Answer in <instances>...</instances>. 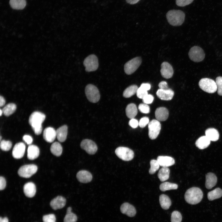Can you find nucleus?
Returning a JSON list of instances; mask_svg holds the SVG:
<instances>
[{"label": "nucleus", "mask_w": 222, "mask_h": 222, "mask_svg": "<svg viewBox=\"0 0 222 222\" xmlns=\"http://www.w3.org/2000/svg\"><path fill=\"white\" fill-rule=\"evenodd\" d=\"M45 117L44 114L38 111L34 112L30 115L29 124L36 134L38 135L41 134L42 130V124Z\"/></svg>", "instance_id": "nucleus-1"}, {"label": "nucleus", "mask_w": 222, "mask_h": 222, "mask_svg": "<svg viewBox=\"0 0 222 222\" xmlns=\"http://www.w3.org/2000/svg\"><path fill=\"white\" fill-rule=\"evenodd\" d=\"M202 190L197 187H192L188 189L184 195V198L189 204L194 205L199 203L203 197Z\"/></svg>", "instance_id": "nucleus-2"}, {"label": "nucleus", "mask_w": 222, "mask_h": 222, "mask_svg": "<svg viewBox=\"0 0 222 222\" xmlns=\"http://www.w3.org/2000/svg\"><path fill=\"white\" fill-rule=\"evenodd\" d=\"M167 21L171 25L174 26L181 25L184 22L185 14L179 10H169L166 15Z\"/></svg>", "instance_id": "nucleus-3"}, {"label": "nucleus", "mask_w": 222, "mask_h": 222, "mask_svg": "<svg viewBox=\"0 0 222 222\" xmlns=\"http://www.w3.org/2000/svg\"><path fill=\"white\" fill-rule=\"evenodd\" d=\"M199 85L201 89L208 93H214L217 90L216 81L210 78H205L201 79L199 82Z\"/></svg>", "instance_id": "nucleus-4"}, {"label": "nucleus", "mask_w": 222, "mask_h": 222, "mask_svg": "<svg viewBox=\"0 0 222 222\" xmlns=\"http://www.w3.org/2000/svg\"><path fill=\"white\" fill-rule=\"evenodd\" d=\"M85 92L88 100L93 103L97 102L100 100V95L98 88L92 84L87 85L85 88Z\"/></svg>", "instance_id": "nucleus-5"}, {"label": "nucleus", "mask_w": 222, "mask_h": 222, "mask_svg": "<svg viewBox=\"0 0 222 222\" xmlns=\"http://www.w3.org/2000/svg\"><path fill=\"white\" fill-rule=\"evenodd\" d=\"M188 56L191 60L195 62H199L203 60L205 56V53L203 50L198 46H194L190 49Z\"/></svg>", "instance_id": "nucleus-6"}, {"label": "nucleus", "mask_w": 222, "mask_h": 222, "mask_svg": "<svg viewBox=\"0 0 222 222\" xmlns=\"http://www.w3.org/2000/svg\"><path fill=\"white\" fill-rule=\"evenodd\" d=\"M142 62L141 57H137L127 62L124 66L125 72L130 75L134 72L141 65Z\"/></svg>", "instance_id": "nucleus-7"}, {"label": "nucleus", "mask_w": 222, "mask_h": 222, "mask_svg": "<svg viewBox=\"0 0 222 222\" xmlns=\"http://www.w3.org/2000/svg\"><path fill=\"white\" fill-rule=\"evenodd\" d=\"M115 153L120 158L125 161H129L132 160L134 157L133 151L130 148L120 146L117 148Z\"/></svg>", "instance_id": "nucleus-8"}, {"label": "nucleus", "mask_w": 222, "mask_h": 222, "mask_svg": "<svg viewBox=\"0 0 222 222\" xmlns=\"http://www.w3.org/2000/svg\"><path fill=\"white\" fill-rule=\"evenodd\" d=\"M83 64L86 71L90 72L96 71L98 67V58L94 55H90L84 59Z\"/></svg>", "instance_id": "nucleus-9"}, {"label": "nucleus", "mask_w": 222, "mask_h": 222, "mask_svg": "<svg viewBox=\"0 0 222 222\" xmlns=\"http://www.w3.org/2000/svg\"><path fill=\"white\" fill-rule=\"evenodd\" d=\"M148 135L152 140L156 139L158 136L161 129V125L159 121L153 119L148 124Z\"/></svg>", "instance_id": "nucleus-10"}, {"label": "nucleus", "mask_w": 222, "mask_h": 222, "mask_svg": "<svg viewBox=\"0 0 222 222\" xmlns=\"http://www.w3.org/2000/svg\"><path fill=\"white\" fill-rule=\"evenodd\" d=\"M37 169V166L35 164L26 165L21 167L18 169V173L21 177L29 178L35 173Z\"/></svg>", "instance_id": "nucleus-11"}, {"label": "nucleus", "mask_w": 222, "mask_h": 222, "mask_svg": "<svg viewBox=\"0 0 222 222\" xmlns=\"http://www.w3.org/2000/svg\"><path fill=\"white\" fill-rule=\"evenodd\" d=\"M81 148L89 154H94L97 151V146L95 143L92 140L85 139L83 140L80 145Z\"/></svg>", "instance_id": "nucleus-12"}, {"label": "nucleus", "mask_w": 222, "mask_h": 222, "mask_svg": "<svg viewBox=\"0 0 222 222\" xmlns=\"http://www.w3.org/2000/svg\"><path fill=\"white\" fill-rule=\"evenodd\" d=\"M25 149L26 146L23 143L20 142L16 143L12 150V156L16 159L22 158L24 154Z\"/></svg>", "instance_id": "nucleus-13"}, {"label": "nucleus", "mask_w": 222, "mask_h": 222, "mask_svg": "<svg viewBox=\"0 0 222 222\" xmlns=\"http://www.w3.org/2000/svg\"><path fill=\"white\" fill-rule=\"evenodd\" d=\"M160 72L163 77L169 79L172 76L174 71L172 66L169 63L164 62L161 65Z\"/></svg>", "instance_id": "nucleus-14"}, {"label": "nucleus", "mask_w": 222, "mask_h": 222, "mask_svg": "<svg viewBox=\"0 0 222 222\" xmlns=\"http://www.w3.org/2000/svg\"><path fill=\"white\" fill-rule=\"evenodd\" d=\"M120 211L122 213L126 214L130 217L135 216L136 213L135 207L127 202L123 203L121 206Z\"/></svg>", "instance_id": "nucleus-15"}, {"label": "nucleus", "mask_w": 222, "mask_h": 222, "mask_svg": "<svg viewBox=\"0 0 222 222\" xmlns=\"http://www.w3.org/2000/svg\"><path fill=\"white\" fill-rule=\"evenodd\" d=\"M66 203V199L64 197L58 196L51 200L50 205L53 209L56 210L63 208Z\"/></svg>", "instance_id": "nucleus-16"}, {"label": "nucleus", "mask_w": 222, "mask_h": 222, "mask_svg": "<svg viewBox=\"0 0 222 222\" xmlns=\"http://www.w3.org/2000/svg\"><path fill=\"white\" fill-rule=\"evenodd\" d=\"M43 138L46 141L48 142H52L56 137V131L52 127H47L43 131Z\"/></svg>", "instance_id": "nucleus-17"}, {"label": "nucleus", "mask_w": 222, "mask_h": 222, "mask_svg": "<svg viewBox=\"0 0 222 222\" xmlns=\"http://www.w3.org/2000/svg\"><path fill=\"white\" fill-rule=\"evenodd\" d=\"M174 92L171 89L163 90L159 89L156 92L158 97L162 100H170L174 95Z\"/></svg>", "instance_id": "nucleus-18"}, {"label": "nucleus", "mask_w": 222, "mask_h": 222, "mask_svg": "<svg viewBox=\"0 0 222 222\" xmlns=\"http://www.w3.org/2000/svg\"><path fill=\"white\" fill-rule=\"evenodd\" d=\"M76 176L77 179L80 182L83 183L90 182L92 178L91 173L86 170L79 171L77 172Z\"/></svg>", "instance_id": "nucleus-19"}, {"label": "nucleus", "mask_w": 222, "mask_h": 222, "mask_svg": "<svg viewBox=\"0 0 222 222\" xmlns=\"http://www.w3.org/2000/svg\"><path fill=\"white\" fill-rule=\"evenodd\" d=\"M155 115L157 120L159 121H164L167 119L169 112L166 108L160 107L156 109Z\"/></svg>", "instance_id": "nucleus-20"}, {"label": "nucleus", "mask_w": 222, "mask_h": 222, "mask_svg": "<svg viewBox=\"0 0 222 222\" xmlns=\"http://www.w3.org/2000/svg\"><path fill=\"white\" fill-rule=\"evenodd\" d=\"M157 160L160 166L163 167H168L173 165L175 163L174 159L168 156H158Z\"/></svg>", "instance_id": "nucleus-21"}, {"label": "nucleus", "mask_w": 222, "mask_h": 222, "mask_svg": "<svg viewBox=\"0 0 222 222\" xmlns=\"http://www.w3.org/2000/svg\"><path fill=\"white\" fill-rule=\"evenodd\" d=\"M23 189L25 195L29 198L34 197L36 192L35 185L32 182H28L24 184Z\"/></svg>", "instance_id": "nucleus-22"}, {"label": "nucleus", "mask_w": 222, "mask_h": 222, "mask_svg": "<svg viewBox=\"0 0 222 222\" xmlns=\"http://www.w3.org/2000/svg\"><path fill=\"white\" fill-rule=\"evenodd\" d=\"M217 182V177L214 173L210 172L206 175L205 185L207 189L212 188L216 185Z\"/></svg>", "instance_id": "nucleus-23"}, {"label": "nucleus", "mask_w": 222, "mask_h": 222, "mask_svg": "<svg viewBox=\"0 0 222 222\" xmlns=\"http://www.w3.org/2000/svg\"><path fill=\"white\" fill-rule=\"evenodd\" d=\"M68 126L66 125H63L56 130V137L58 140L60 142H64L67 138L68 134Z\"/></svg>", "instance_id": "nucleus-24"}, {"label": "nucleus", "mask_w": 222, "mask_h": 222, "mask_svg": "<svg viewBox=\"0 0 222 222\" xmlns=\"http://www.w3.org/2000/svg\"><path fill=\"white\" fill-rule=\"evenodd\" d=\"M39 154L38 147L35 145H30L27 149V157L28 159L33 160L38 157Z\"/></svg>", "instance_id": "nucleus-25"}, {"label": "nucleus", "mask_w": 222, "mask_h": 222, "mask_svg": "<svg viewBox=\"0 0 222 222\" xmlns=\"http://www.w3.org/2000/svg\"><path fill=\"white\" fill-rule=\"evenodd\" d=\"M210 142L206 136H203L196 140L195 145L198 148L202 150L207 148L210 144Z\"/></svg>", "instance_id": "nucleus-26"}, {"label": "nucleus", "mask_w": 222, "mask_h": 222, "mask_svg": "<svg viewBox=\"0 0 222 222\" xmlns=\"http://www.w3.org/2000/svg\"><path fill=\"white\" fill-rule=\"evenodd\" d=\"M205 136L210 141H216L219 138V133L216 129L214 128H209L205 131Z\"/></svg>", "instance_id": "nucleus-27"}, {"label": "nucleus", "mask_w": 222, "mask_h": 222, "mask_svg": "<svg viewBox=\"0 0 222 222\" xmlns=\"http://www.w3.org/2000/svg\"><path fill=\"white\" fill-rule=\"evenodd\" d=\"M125 112L128 118L130 119L134 118L138 113V109L136 105L134 103L128 104L126 108Z\"/></svg>", "instance_id": "nucleus-28"}, {"label": "nucleus", "mask_w": 222, "mask_h": 222, "mask_svg": "<svg viewBox=\"0 0 222 222\" xmlns=\"http://www.w3.org/2000/svg\"><path fill=\"white\" fill-rule=\"evenodd\" d=\"M159 201L162 208L164 210L168 209L171 204V201L169 197L165 194H162L159 196Z\"/></svg>", "instance_id": "nucleus-29"}, {"label": "nucleus", "mask_w": 222, "mask_h": 222, "mask_svg": "<svg viewBox=\"0 0 222 222\" xmlns=\"http://www.w3.org/2000/svg\"><path fill=\"white\" fill-rule=\"evenodd\" d=\"M10 4L13 9L22 10L25 7L26 2V0H10Z\"/></svg>", "instance_id": "nucleus-30"}, {"label": "nucleus", "mask_w": 222, "mask_h": 222, "mask_svg": "<svg viewBox=\"0 0 222 222\" xmlns=\"http://www.w3.org/2000/svg\"><path fill=\"white\" fill-rule=\"evenodd\" d=\"M62 147L61 144L58 142L53 143L50 147L51 153L54 155L58 157L61 155L62 152Z\"/></svg>", "instance_id": "nucleus-31"}, {"label": "nucleus", "mask_w": 222, "mask_h": 222, "mask_svg": "<svg viewBox=\"0 0 222 222\" xmlns=\"http://www.w3.org/2000/svg\"><path fill=\"white\" fill-rule=\"evenodd\" d=\"M170 170L168 167H162L159 170L158 176L161 182L167 180L169 177Z\"/></svg>", "instance_id": "nucleus-32"}, {"label": "nucleus", "mask_w": 222, "mask_h": 222, "mask_svg": "<svg viewBox=\"0 0 222 222\" xmlns=\"http://www.w3.org/2000/svg\"><path fill=\"white\" fill-rule=\"evenodd\" d=\"M222 196V190L217 188L209 192L208 194V198L210 201L220 198Z\"/></svg>", "instance_id": "nucleus-33"}, {"label": "nucleus", "mask_w": 222, "mask_h": 222, "mask_svg": "<svg viewBox=\"0 0 222 222\" xmlns=\"http://www.w3.org/2000/svg\"><path fill=\"white\" fill-rule=\"evenodd\" d=\"M72 208L68 207L67 213L64 218V222H76L77 218L76 215L72 212Z\"/></svg>", "instance_id": "nucleus-34"}, {"label": "nucleus", "mask_w": 222, "mask_h": 222, "mask_svg": "<svg viewBox=\"0 0 222 222\" xmlns=\"http://www.w3.org/2000/svg\"><path fill=\"white\" fill-rule=\"evenodd\" d=\"M138 88L136 85H131L127 88L124 91L123 95L125 98H129L135 93H136Z\"/></svg>", "instance_id": "nucleus-35"}, {"label": "nucleus", "mask_w": 222, "mask_h": 222, "mask_svg": "<svg viewBox=\"0 0 222 222\" xmlns=\"http://www.w3.org/2000/svg\"><path fill=\"white\" fill-rule=\"evenodd\" d=\"M16 109V106L14 103H10L5 106L2 110L3 114L6 116H9L12 114Z\"/></svg>", "instance_id": "nucleus-36"}, {"label": "nucleus", "mask_w": 222, "mask_h": 222, "mask_svg": "<svg viewBox=\"0 0 222 222\" xmlns=\"http://www.w3.org/2000/svg\"><path fill=\"white\" fill-rule=\"evenodd\" d=\"M177 184L169 182H165L161 183L159 186V189L162 191H164L171 190L177 189Z\"/></svg>", "instance_id": "nucleus-37"}, {"label": "nucleus", "mask_w": 222, "mask_h": 222, "mask_svg": "<svg viewBox=\"0 0 222 222\" xmlns=\"http://www.w3.org/2000/svg\"><path fill=\"white\" fill-rule=\"evenodd\" d=\"M150 167L149 170L150 174H154L159 168L160 165L157 160L152 159L150 162Z\"/></svg>", "instance_id": "nucleus-38"}, {"label": "nucleus", "mask_w": 222, "mask_h": 222, "mask_svg": "<svg viewBox=\"0 0 222 222\" xmlns=\"http://www.w3.org/2000/svg\"><path fill=\"white\" fill-rule=\"evenodd\" d=\"M182 216L179 212L175 211H173L171 214V222H181Z\"/></svg>", "instance_id": "nucleus-39"}, {"label": "nucleus", "mask_w": 222, "mask_h": 222, "mask_svg": "<svg viewBox=\"0 0 222 222\" xmlns=\"http://www.w3.org/2000/svg\"><path fill=\"white\" fill-rule=\"evenodd\" d=\"M12 146V143L10 141L5 140H2L0 141V148L2 150L9 151L11 148Z\"/></svg>", "instance_id": "nucleus-40"}, {"label": "nucleus", "mask_w": 222, "mask_h": 222, "mask_svg": "<svg viewBox=\"0 0 222 222\" xmlns=\"http://www.w3.org/2000/svg\"><path fill=\"white\" fill-rule=\"evenodd\" d=\"M217 89V93L220 96H222V77L219 76L216 79Z\"/></svg>", "instance_id": "nucleus-41"}, {"label": "nucleus", "mask_w": 222, "mask_h": 222, "mask_svg": "<svg viewBox=\"0 0 222 222\" xmlns=\"http://www.w3.org/2000/svg\"><path fill=\"white\" fill-rule=\"evenodd\" d=\"M138 109L142 113H148L150 112V108L147 104L145 103H141L138 106Z\"/></svg>", "instance_id": "nucleus-42"}, {"label": "nucleus", "mask_w": 222, "mask_h": 222, "mask_svg": "<svg viewBox=\"0 0 222 222\" xmlns=\"http://www.w3.org/2000/svg\"><path fill=\"white\" fill-rule=\"evenodd\" d=\"M43 222H56V218L54 214L44 215L43 217Z\"/></svg>", "instance_id": "nucleus-43"}, {"label": "nucleus", "mask_w": 222, "mask_h": 222, "mask_svg": "<svg viewBox=\"0 0 222 222\" xmlns=\"http://www.w3.org/2000/svg\"><path fill=\"white\" fill-rule=\"evenodd\" d=\"M148 94L147 91L143 89L140 87L138 88L136 92L137 97L139 98L142 99Z\"/></svg>", "instance_id": "nucleus-44"}, {"label": "nucleus", "mask_w": 222, "mask_h": 222, "mask_svg": "<svg viewBox=\"0 0 222 222\" xmlns=\"http://www.w3.org/2000/svg\"><path fill=\"white\" fill-rule=\"evenodd\" d=\"M194 0H176V4L179 6H184L191 4Z\"/></svg>", "instance_id": "nucleus-45"}, {"label": "nucleus", "mask_w": 222, "mask_h": 222, "mask_svg": "<svg viewBox=\"0 0 222 222\" xmlns=\"http://www.w3.org/2000/svg\"><path fill=\"white\" fill-rule=\"evenodd\" d=\"M149 120L148 117H142L139 122V126L141 128L145 127L149 124Z\"/></svg>", "instance_id": "nucleus-46"}, {"label": "nucleus", "mask_w": 222, "mask_h": 222, "mask_svg": "<svg viewBox=\"0 0 222 222\" xmlns=\"http://www.w3.org/2000/svg\"><path fill=\"white\" fill-rule=\"evenodd\" d=\"M154 99V97L151 94H148L142 99L143 102L147 104H150L152 103Z\"/></svg>", "instance_id": "nucleus-47"}, {"label": "nucleus", "mask_w": 222, "mask_h": 222, "mask_svg": "<svg viewBox=\"0 0 222 222\" xmlns=\"http://www.w3.org/2000/svg\"><path fill=\"white\" fill-rule=\"evenodd\" d=\"M129 125L132 128H136L139 125V122L137 119L132 118L130 120Z\"/></svg>", "instance_id": "nucleus-48"}, {"label": "nucleus", "mask_w": 222, "mask_h": 222, "mask_svg": "<svg viewBox=\"0 0 222 222\" xmlns=\"http://www.w3.org/2000/svg\"><path fill=\"white\" fill-rule=\"evenodd\" d=\"M23 140L28 145H31L33 142V138L30 135H25L23 137Z\"/></svg>", "instance_id": "nucleus-49"}, {"label": "nucleus", "mask_w": 222, "mask_h": 222, "mask_svg": "<svg viewBox=\"0 0 222 222\" xmlns=\"http://www.w3.org/2000/svg\"><path fill=\"white\" fill-rule=\"evenodd\" d=\"M6 182L5 178L2 176L0 177V189L2 190L4 189L6 187Z\"/></svg>", "instance_id": "nucleus-50"}, {"label": "nucleus", "mask_w": 222, "mask_h": 222, "mask_svg": "<svg viewBox=\"0 0 222 222\" xmlns=\"http://www.w3.org/2000/svg\"><path fill=\"white\" fill-rule=\"evenodd\" d=\"M159 89L163 90H166L169 89L167 83L165 81H162L160 82L158 84Z\"/></svg>", "instance_id": "nucleus-51"}, {"label": "nucleus", "mask_w": 222, "mask_h": 222, "mask_svg": "<svg viewBox=\"0 0 222 222\" xmlns=\"http://www.w3.org/2000/svg\"><path fill=\"white\" fill-rule=\"evenodd\" d=\"M140 87L143 89L147 91L150 89L151 85L149 83H143L141 84Z\"/></svg>", "instance_id": "nucleus-52"}, {"label": "nucleus", "mask_w": 222, "mask_h": 222, "mask_svg": "<svg viewBox=\"0 0 222 222\" xmlns=\"http://www.w3.org/2000/svg\"><path fill=\"white\" fill-rule=\"evenodd\" d=\"M6 103L4 97L0 96V106L2 107Z\"/></svg>", "instance_id": "nucleus-53"}, {"label": "nucleus", "mask_w": 222, "mask_h": 222, "mask_svg": "<svg viewBox=\"0 0 222 222\" xmlns=\"http://www.w3.org/2000/svg\"><path fill=\"white\" fill-rule=\"evenodd\" d=\"M140 0H126L127 3L130 4H134L137 3Z\"/></svg>", "instance_id": "nucleus-54"}, {"label": "nucleus", "mask_w": 222, "mask_h": 222, "mask_svg": "<svg viewBox=\"0 0 222 222\" xmlns=\"http://www.w3.org/2000/svg\"><path fill=\"white\" fill-rule=\"evenodd\" d=\"M0 222H9L8 219L6 217H5L3 218L0 217Z\"/></svg>", "instance_id": "nucleus-55"}, {"label": "nucleus", "mask_w": 222, "mask_h": 222, "mask_svg": "<svg viewBox=\"0 0 222 222\" xmlns=\"http://www.w3.org/2000/svg\"><path fill=\"white\" fill-rule=\"evenodd\" d=\"M3 113V112L2 110L1 109L0 110V116H1L2 114Z\"/></svg>", "instance_id": "nucleus-56"}, {"label": "nucleus", "mask_w": 222, "mask_h": 222, "mask_svg": "<svg viewBox=\"0 0 222 222\" xmlns=\"http://www.w3.org/2000/svg\"><path fill=\"white\" fill-rule=\"evenodd\" d=\"M1 139H2V136H0V141H1Z\"/></svg>", "instance_id": "nucleus-57"}]
</instances>
